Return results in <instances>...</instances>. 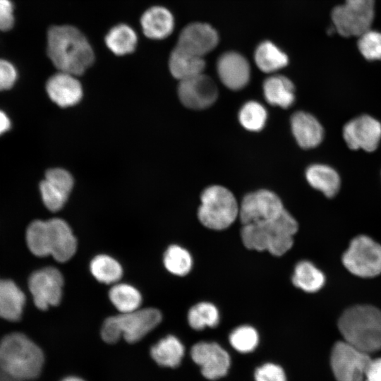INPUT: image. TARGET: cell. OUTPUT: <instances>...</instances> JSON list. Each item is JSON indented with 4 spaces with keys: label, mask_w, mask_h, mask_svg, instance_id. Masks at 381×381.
Returning <instances> with one entry per match:
<instances>
[{
    "label": "cell",
    "mask_w": 381,
    "mask_h": 381,
    "mask_svg": "<svg viewBox=\"0 0 381 381\" xmlns=\"http://www.w3.org/2000/svg\"><path fill=\"white\" fill-rule=\"evenodd\" d=\"M46 53L59 71L80 75L92 66L94 51L86 37L70 25L50 26L46 33Z\"/></svg>",
    "instance_id": "6da1fadb"
},
{
    "label": "cell",
    "mask_w": 381,
    "mask_h": 381,
    "mask_svg": "<svg viewBox=\"0 0 381 381\" xmlns=\"http://www.w3.org/2000/svg\"><path fill=\"white\" fill-rule=\"evenodd\" d=\"M26 242L35 255H52L60 262L70 260L77 248V241L71 227L59 218L32 222L26 231Z\"/></svg>",
    "instance_id": "7a4b0ae2"
},
{
    "label": "cell",
    "mask_w": 381,
    "mask_h": 381,
    "mask_svg": "<svg viewBox=\"0 0 381 381\" xmlns=\"http://www.w3.org/2000/svg\"><path fill=\"white\" fill-rule=\"evenodd\" d=\"M44 361L41 349L23 333L12 332L0 341V368L16 380L36 379Z\"/></svg>",
    "instance_id": "3957f363"
},
{
    "label": "cell",
    "mask_w": 381,
    "mask_h": 381,
    "mask_svg": "<svg viewBox=\"0 0 381 381\" xmlns=\"http://www.w3.org/2000/svg\"><path fill=\"white\" fill-rule=\"evenodd\" d=\"M298 228L296 219L286 210L278 218L243 225L241 236L247 248L280 256L292 247Z\"/></svg>",
    "instance_id": "277c9868"
},
{
    "label": "cell",
    "mask_w": 381,
    "mask_h": 381,
    "mask_svg": "<svg viewBox=\"0 0 381 381\" xmlns=\"http://www.w3.org/2000/svg\"><path fill=\"white\" fill-rule=\"evenodd\" d=\"M344 341L370 353L381 350V310L367 305L346 310L338 321Z\"/></svg>",
    "instance_id": "5b68a950"
},
{
    "label": "cell",
    "mask_w": 381,
    "mask_h": 381,
    "mask_svg": "<svg viewBox=\"0 0 381 381\" xmlns=\"http://www.w3.org/2000/svg\"><path fill=\"white\" fill-rule=\"evenodd\" d=\"M161 320V313L152 308L121 313L105 320L101 329V336L109 344L116 342L121 336L126 341L134 343L155 328Z\"/></svg>",
    "instance_id": "8992f818"
},
{
    "label": "cell",
    "mask_w": 381,
    "mask_h": 381,
    "mask_svg": "<svg viewBox=\"0 0 381 381\" xmlns=\"http://www.w3.org/2000/svg\"><path fill=\"white\" fill-rule=\"evenodd\" d=\"M198 217L201 224L213 230L230 226L239 214V206L233 193L221 186L205 188L200 196Z\"/></svg>",
    "instance_id": "52a82bcc"
},
{
    "label": "cell",
    "mask_w": 381,
    "mask_h": 381,
    "mask_svg": "<svg viewBox=\"0 0 381 381\" xmlns=\"http://www.w3.org/2000/svg\"><path fill=\"white\" fill-rule=\"evenodd\" d=\"M375 0H345L331 13L337 31L344 37L360 36L370 29L374 18Z\"/></svg>",
    "instance_id": "ba28073f"
},
{
    "label": "cell",
    "mask_w": 381,
    "mask_h": 381,
    "mask_svg": "<svg viewBox=\"0 0 381 381\" xmlns=\"http://www.w3.org/2000/svg\"><path fill=\"white\" fill-rule=\"evenodd\" d=\"M342 262L356 276L379 275L381 274V245L367 236H356L344 253Z\"/></svg>",
    "instance_id": "9c48e42d"
},
{
    "label": "cell",
    "mask_w": 381,
    "mask_h": 381,
    "mask_svg": "<svg viewBox=\"0 0 381 381\" xmlns=\"http://www.w3.org/2000/svg\"><path fill=\"white\" fill-rule=\"evenodd\" d=\"M370 361L369 353L345 341L332 348L331 366L337 381H363Z\"/></svg>",
    "instance_id": "30bf717a"
},
{
    "label": "cell",
    "mask_w": 381,
    "mask_h": 381,
    "mask_svg": "<svg viewBox=\"0 0 381 381\" xmlns=\"http://www.w3.org/2000/svg\"><path fill=\"white\" fill-rule=\"evenodd\" d=\"M286 210L280 198L267 190L247 194L239 206V217L243 225L274 219Z\"/></svg>",
    "instance_id": "8fae6325"
},
{
    "label": "cell",
    "mask_w": 381,
    "mask_h": 381,
    "mask_svg": "<svg viewBox=\"0 0 381 381\" xmlns=\"http://www.w3.org/2000/svg\"><path fill=\"white\" fill-rule=\"evenodd\" d=\"M63 285V275L53 267H46L34 272L28 280L29 290L35 305L42 310L60 303Z\"/></svg>",
    "instance_id": "7c38bea8"
},
{
    "label": "cell",
    "mask_w": 381,
    "mask_h": 381,
    "mask_svg": "<svg viewBox=\"0 0 381 381\" xmlns=\"http://www.w3.org/2000/svg\"><path fill=\"white\" fill-rule=\"evenodd\" d=\"M343 138L351 150L375 151L381 140V123L369 115H361L347 122Z\"/></svg>",
    "instance_id": "4fadbf2b"
},
{
    "label": "cell",
    "mask_w": 381,
    "mask_h": 381,
    "mask_svg": "<svg viewBox=\"0 0 381 381\" xmlns=\"http://www.w3.org/2000/svg\"><path fill=\"white\" fill-rule=\"evenodd\" d=\"M193 361L201 368L202 375L214 380L224 377L231 365L228 352L215 342L200 341L190 350Z\"/></svg>",
    "instance_id": "5bb4252c"
},
{
    "label": "cell",
    "mask_w": 381,
    "mask_h": 381,
    "mask_svg": "<svg viewBox=\"0 0 381 381\" xmlns=\"http://www.w3.org/2000/svg\"><path fill=\"white\" fill-rule=\"evenodd\" d=\"M178 95L188 108L203 109L213 104L218 97L216 84L209 76L201 73L179 81Z\"/></svg>",
    "instance_id": "9a60e30c"
},
{
    "label": "cell",
    "mask_w": 381,
    "mask_h": 381,
    "mask_svg": "<svg viewBox=\"0 0 381 381\" xmlns=\"http://www.w3.org/2000/svg\"><path fill=\"white\" fill-rule=\"evenodd\" d=\"M73 186V179L66 169L56 167L47 170L39 184L40 193L45 207L52 212L61 210Z\"/></svg>",
    "instance_id": "2e32d148"
},
{
    "label": "cell",
    "mask_w": 381,
    "mask_h": 381,
    "mask_svg": "<svg viewBox=\"0 0 381 381\" xmlns=\"http://www.w3.org/2000/svg\"><path fill=\"white\" fill-rule=\"evenodd\" d=\"M218 41V34L212 26L202 23H193L182 29L176 46L203 57L217 47Z\"/></svg>",
    "instance_id": "e0dca14e"
},
{
    "label": "cell",
    "mask_w": 381,
    "mask_h": 381,
    "mask_svg": "<svg viewBox=\"0 0 381 381\" xmlns=\"http://www.w3.org/2000/svg\"><path fill=\"white\" fill-rule=\"evenodd\" d=\"M76 77L59 71L52 75L45 83V90L49 99L61 107H68L78 103L83 97V88Z\"/></svg>",
    "instance_id": "ac0fdd59"
},
{
    "label": "cell",
    "mask_w": 381,
    "mask_h": 381,
    "mask_svg": "<svg viewBox=\"0 0 381 381\" xmlns=\"http://www.w3.org/2000/svg\"><path fill=\"white\" fill-rule=\"evenodd\" d=\"M217 70L222 83L232 90L242 89L250 80L248 61L237 52L223 54L217 61Z\"/></svg>",
    "instance_id": "d6986e66"
},
{
    "label": "cell",
    "mask_w": 381,
    "mask_h": 381,
    "mask_svg": "<svg viewBox=\"0 0 381 381\" xmlns=\"http://www.w3.org/2000/svg\"><path fill=\"white\" fill-rule=\"evenodd\" d=\"M292 133L299 146L304 149L318 146L324 136L320 122L309 113L295 112L291 119Z\"/></svg>",
    "instance_id": "ffe728a7"
},
{
    "label": "cell",
    "mask_w": 381,
    "mask_h": 381,
    "mask_svg": "<svg viewBox=\"0 0 381 381\" xmlns=\"http://www.w3.org/2000/svg\"><path fill=\"white\" fill-rule=\"evenodd\" d=\"M140 25L143 34L152 40H163L174 30V18L165 7L154 6L141 16Z\"/></svg>",
    "instance_id": "44dd1931"
},
{
    "label": "cell",
    "mask_w": 381,
    "mask_h": 381,
    "mask_svg": "<svg viewBox=\"0 0 381 381\" xmlns=\"http://www.w3.org/2000/svg\"><path fill=\"white\" fill-rule=\"evenodd\" d=\"M205 67L203 57L176 46L170 54L169 68L171 75L179 81L203 73Z\"/></svg>",
    "instance_id": "7402d4cb"
},
{
    "label": "cell",
    "mask_w": 381,
    "mask_h": 381,
    "mask_svg": "<svg viewBox=\"0 0 381 381\" xmlns=\"http://www.w3.org/2000/svg\"><path fill=\"white\" fill-rule=\"evenodd\" d=\"M25 296L16 284L10 279L0 280V318L9 321L20 319Z\"/></svg>",
    "instance_id": "603a6c76"
},
{
    "label": "cell",
    "mask_w": 381,
    "mask_h": 381,
    "mask_svg": "<svg viewBox=\"0 0 381 381\" xmlns=\"http://www.w3.org/2000/svg\"><path fill=\"white\" fill-rule=\"evenodd\" d=\"M263 92L267 102L286 109L295 99L292 82L283 75H272L263 83Z\"/></svg>",
    "instance_id": "cb8c5ba5"
},
{
    "label": "cell",
    "mask_w": 381,
    "mask_h": 381,
    "mask_svg": "<svg viewBox=\"0 0 381 381\" xmlns=\"http://www.w3.org/2000/svg\"><path fill=\"white\" fill-rule=\"evenodd\" d=\"M309 184L328 198L334 197L340 188V177L332 167L325 164H313L306 171Z\"/></svg>",
    "instance_id": "d4e9b609"
},
{
    "label": "cell",
    "mask_w": 381,
    "mask_h": 381,
    "mask_svg": "<svg viewBox=\"0 0 381 381\" xmlns=\"http://www.w3.org/2000/svg\"><path fill=\"white\" fill-rule=\"evenodd\" d=\"M184 352L183 344L174 335L161 339L150 349L151 356L159 365L170 368L179 365Z\"/></svg>",
    "instance_id": "484cf974"
},
{
    "label": "cell",
    "mask_w": 381,
    "mask_h": 381,
    "mask_svg": "<svg viewBox=\"0 0 381 381\" xmlns=\"http://www.w3.org/2000/svg\"><path fill=\"white\" fill-rule=\"evenodd\" d=\"M105 44L114 54L123 56L133 52L138 44V35L133 28L120 23L112 27L104 38Z\"/></svg>",
    "instance_id": "4316f807"
},
{
    "label": "cell",
    "mask_w": 381,
    "mask_h": 381,
    "mask_svg": "<svg viewBox=\"0 0 381 381\" xmlns=\"http://www.w3.org/2000/svg\"><path fill=\"white\" fill-rule=\"evenodd\" d=\"M254 59L258 68L268 73L284 68L289 61L286 54L270 41H265L257 47Z\"/></svg>",
    "instance_id": "83f0119b"
},
{
    "label": "cell",
    "mask_w": 381,
    "mask_h": 381,
    "mask_svg": "<svg viewBox=\"0 0 381 381\" xmlns=\"http://www.w3.org/2000/svg\"><path fill=\"white\" fill-rule=\"evenodd\" d=\"M292 282L296 287L306 292L314 293L324 286L325 277L312 262L303 260L296 265Z\"/></svg>",
    "instance_id": "f1b7e54d"
},
{
    "label": "cell",
    "mask_w": 381,
    "mask_h": 381,
    "mask_svg": "<svg viewBox=\"0 0 381 381\" xmlns=\"http://www.w3.org/2000/svg\"><path fill=\"white\" fill-rule=\"evenodd\" d=\"M109 297L121 313H127L139 309L142 296L134 286L125 283H116L109 291Z\"/></svg>",
    "instance_id": "f546056e"
},
{
    "label": "cell",
    "mask_w": 381,
    "mask_h": 381,
    "mask_svg": "<svg viewBox=\"0 0 381 381\" xmlns=\"http://www.w3.org/2000/svg\"><path fill=\"white\" fill-rule=\"evenodd\" d=\"M90 270L98 282L107 284L117 283L123 274L119 262L107 255L95 256L90 262Z\"/></svg>",
    "instance_id": "4dcf8cb0"
},
{
    "label": "cell",
    "mask_w": 381,
    "mask_h": 381,
    "mask_svg": "<svg viewBox=\"0 0 381 381\" xmlns=\"http://www.w3.org/2000/svg\"><path fill=\"white\" fill-rule=\"evenodd\" d=\"M188 321L195 330H201L206 327H214L219 321L218 309L211 303H198L189 310Z\"/></svg>",
    "instance_id": "1f68e13d"
},
{
    "label": "cell",
    "mask_w": 381,
    "mask_h": 381,
    "mask_svg": "<svg viewBox=\"0 0 381 381\" xmlns=\"http://www.w3.org/2000/svg\"><path fill=\"white\" fill-rule=\"evenodd\" d=\"M163 262L166 269L177 276L187 274L193 265L189 252L178 245H171L167 249L164 254Z\"/></svg>",
    "instance_id": "d6a6232c"
},
{
    "label": "cell",
    "mask_w": 381,
    "mask_h": 381,
    "mask_svg": "<svg viewBox=\"0 0 381 381\" xmlns=\"http://www.w3.org/2000/svg\"><path fill=\"white\" fill-rule=\"evenodd\" d=\"M267 116V111L265 107L255 101L246 103L238 114L241 124L250 131L262 130L265 124Z\"/></svg>",
    "instance_id": "836d02e7"
},
{
    "label": "cell",
    "mask_w": 381,
    "mask_h": 381,
    "mask_svg": "<svg viewBox=\"0 0 381 381\" xmlns=\"http://www.w3.org/2000/svg\"><path fill=\"white\" fill-rule=\"evenodd\" d=\"M259 341L257 330L249 325H242L234 329L229 335V342L237 351L243 353L254 351Z\"/></svg>",
    "instance_id": "e575fe53"
},
{
    "label": "cell",
    "mask_w": 381,
    "mask_h": 381,
    "mask_svg": "<svg viewBox=\"0 0 381 381\" xmlns=\"http://www.w3.org/2000/svg\"><path fill=\"white\" fill-rule=\"evenodd\" d=\"M358 41V47L367 60H381V32L370 30L364 32Z\"/></svg>",
    "instance_id": "d590c367"
},
{
    "label": "cell",
    "mask_w": 381,
    "mask_h": 381,
    "mask_svg": "<svg viewBox=\"0 0 381 381\" xmlns=\"http://www.w3.org/2000/svg\"><path fill=\"white\" fill-rule=\"evenodd\" d=\"M20 79V69L8 58L0 56V92L12 90Z\"/></svg>",
    "instance_id": "8d00e7d4"
},
{
    "label": "cell",
    "mask_w": 381,
    "mask_h": 381,
    "mask_svg": "<svg viewBox=\"0 0 381 381\" xmlns=\"http://www.w3.org/2000/svg\"><path fill=\"white\" fill-rule=\"evenodd\" d=\"M254 379L255 381H286V376L280 365L266 363L256 368Z\"/></svg>",
    "instance_id": "74e56055"
},
{
    "label": "cell",
    "mask_w": 381,
    "mask_h": 381,
    "mask_svg": "<svg viewBox=\"0 0 381 381\" xmlns=\"http://www.w3.org/2000/svg\"><path fill=\"white\" fill-rule=\"evenodd\" d=\"M16 24V5L13 0H0V32L11 31Z\"/></svg>",
    "instance_id": "f35d334b"
},
{
    "label": "cell",
    "mask_w": 381,
    "mask_h": 381,
    "mask_svg": "<svg viewBox=\"0 0 381 381\" xmlns=\"http://www.w3.org/2000/svg\"><path fill=\"white\" fill-rule=\"evenodd\" d=\"M365 381H381V358L371 359L365 374Z\"/></svg>",
    "instance_id": "ab89813d"
},
{
    "label": "cell",
    "mask_w": 381,
    "mask_h": 381,
    "mask_svg": "<svg viewBox=\"0 0 381 381\" xmlns=\"http://www.w3.org/2000/svg\"><path fill=\"white\" fill-rule=\"evenodd\" d=\"M12 126L13 123L9 114L0 108V137L9 132Z\"/></svg>",
    "instance_id": "60d3db41"
},
{
    "label": "cell",
    "mask_w": 381,
    "mask_h": 381,
    "mask_svg": "<svg viewBox=\"0 0 381 381\" xmlns=\"http://www.w3.org/2000/svg\"><path fill=\"white\" fill-rule=\"evenodd\" d=\"M0 381H18L8 375L0 368Z\"/></svg>",
    "instance_id": "b9f144b4"
},
{
    "label": "cell",
    "mask_w": 381,
    "mask_h": 381,
    "mask_svg": "<svg viewBox=\"0 0 381 381\" xmlns=\"http://www.w3.org/2000/svg\"><path fill=\"white\" fill-rule=\"evenodd\" d=\"M61 381H84V380L78 377L70 376V377H65Z\"/></svg>",
    "instance_id": "7bdbcfd3"
}]
</instances>
